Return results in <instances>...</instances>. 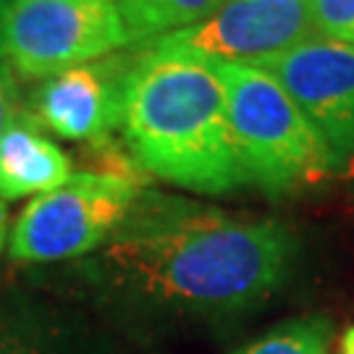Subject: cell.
Returning a JSON list of instances; mask_svg holds the SVG:
<instances>
[{"mask_svg":"<svg viewBox=\"0 0 354 354\" xmlns=\"http://www.w3.org/2000/svg\"><path fill=\"white\" fill-rule=\"evenodd\" d=\"M297 263V236L273 218L142 189L92 273L113 304L218 317L270 299Z\"/></svg>","mask_w":354,"mask_h":354,"instance_id":"obj_1","label":"cell"},{"mask_svg":"<svg viewBox=\"0 0 354 354\" xmlns=\"http://www.w3.org/2000/svg\"><path fill=\"white\" fill-rule=\"evenodd\" d=\"M134 53L118 131L137 168L210 197L247 187L213 64L155 48Z\"/></svg>","mask_w":354,"mask_h":354,"instance_id":"obj_2","label":"cell"},{"mask_svg":"<svg viewBox=\"0 0 354 354\" xmlns=\"http://www.w3.org/2000/svg\"><path fill=\"white\" fill-rule=\"evenodd\" d=\"M213 68L226 89L228 127L250 187L283 197L336 174L323 140L276 76L244 64Z\"/></svg>","mask_w":354,"mask_h":354,"instance_id":"obj_3","label":"cell"},{"mask_svg":"<svg viewBox=\"0 0 354 354\" xmlns=\"http://www.w3.org/2000/svg\"><path fill=\"white\" fill-rule=\"evenodd\" d=\"M129 45L113 0H11L0 24V58L26 79H48Z\"/></svg>","mask_w":354,"mask_h":354,"instance_id":"obj_4","label":"cell"},{"mask_svg":"<svg viewBox=\"0 0 354 354\" xmlns=\"http://www.w3.org/2000/svg\"><path fill=\"white\" fill-rule=\"evenodd\" d=\"M142 187L124 174H74L61 187L37 194L11 231V257L58 263L108 244L124 223Z\"/></svg>","mask_w":354,"mask_h":354,"instance_id":"obj_5","label":"cell"},{"mask_svg":"<svg viewBox=\"0 0 354 354\" xmlns=\"http://www.w3.org/2000/svg\"><path fill=\"white\" fill-rule=\"evenodd\" d=\"M317 37L302 0H223L203 21L145 42L142 48L187 53L210 64L266 66L294 45Z\"/></svg>","mask_w":354,"mask_h":354,"instance_id":"obj_6","label":"cell"},{"mask_svg":"<svg viewBox=\"0 0 354 354\" xmlns=\"http://www.w3.org/2000/svg\"><path fill=\"white\" fill-rule=\"evenodd\" d=\"M317 131L336 174L354 165V42L313 37L266 66Z\"/></svg>","mask_w":354,"mask_h":354,"instance_id":"obj_7","label":"cell"},{"mask_svg":"<svg viewBox=\"0 0 354 354\" xmlns=\"http://www.w3.org/2000/svg\"><path fill=\"white\" fill-rule=\"evenodd\" d=\"M134 61L137 53L124 48L39 79L29 115L61 140L108 147L121 124L124 84Z\"/></svg>","mask_w":354,"mask_h":354,"instance_id":"obj_8","label":"cell"},{"mask_svg":"<svg viewBox=\"0 0 354 354\" xmlns=\"http://www.w3.org/2000/svg\"><path fill=\"white\" fill-rule=\"evenodd\" d=\"M71 176V158L45 134L29 111H19L0 137V200L45 194Z\"/></svg>","mask_w":354,"mask_h":354,"instance_id":"obj_9","label":"cell"},{"mask_svg":"<svg viewBox=\"0 0 354 354\" xmlns=\"http://www.w3.org/2000/svg\"><path fill=\"white\" fill-rule=\"evenodd\" d=\"M223 0H118V13L127 24L129 48L171 35L203 21Z\"/></svg>","mask_w":354,"mask_h":354,"instance_id":"obj_10","label":"cell"},{"mask_svg":"<svg viewBox=\"0 0 354 354\" xmlns=\"http://www.w3.org/2000/svg\"><path fill=\"white\" fill-rule=\"evenodd\" d=\"M328 344L330 323L326 317H297L231 354H328Z\"/></svg>","mask_w":354,"mask_h":354,"instance_id":"obj_11","label":"cell"},{"mask_svg":"<svg viewBox=\"0 0 354 354\" xmlns=\"http://www.w3.org/2000/svg\"><path fill=\"white\" fill-rule=\"evenodd\" d=\"M317 37L354 42V0H307Z\"/></svg>","mask_w":354,"mask_h":354,"instance_id":"obj_12","label":"cell"},{"mask_svg":"<svg viewBox=\"0 0 354 354\" xmlns=\"http://www.w3.org/2000/svg\"><path fill=\"white\" fill-rule=\"evenodd\" d=\"M19 113V84L6 64H0V137Z\"/></svg>","mask_w":354,"mask_h":354,"instance_id":"obj_13","label":"cell"},{"mask_svg":"<svg viewBox=\"0 0 354 354\" xmlns=\"http://www.w3.org/2000/svg\"><path fill=\"white\" fill-rule=\"evenodd\" d=\"M0 354H100V352H64L19 333H0Z\"/></svg>","mask_w":354,"mask_h":354,"instance_id":"obj_14","label":"cell"},{"mask_svg":"<svg viewBox=\"0 0 354 354\" xmlns=\"http://www.w3.org/2000/svg\"><path fill=\"white\" fill-rule=\"evenodd\" d=\"M6 239H8V210H6V203L0 200V252L6 247Z\"/></svg>","mask_w":354,"mask_h":354,"instance_id":"obj_15","label":"cell"},{"mask_svg":"<svg viewBox=\"0 0 354 354\" xmlns=\"http://www.w3.org/2000/svg\"><path fill=\"white\" fill-rule=\"evenodd\" d=\"M342 354H354V328H349L342 339Z\"/></svg>","mask_w":354,"mask_h":354,"instance_id":"obj_16","label":"cell"},{"mask_svg":"<svg viewBox=\"0 0 354 354\" xmlns=\"http://www.w3.org/2000/svg\"><path fill=\"white\" fill-rule=\"evenodd\" d=\"M11 0H0V24H3V16H6V8H8Z\"/></svg>","mask_w":354,"mask_h":354,"instance_id":"obj_17","label":"cell"},{"mask_svg":"<svg viewBox=\"0 0 354 354\" xmlns=\"http://www.w3.org/2000/svg\"><path fill=\"white\" fill-rule=\"evenodd\" d=\"M302 3H307V0H302Z\"/></svg>","mask_w":354,"mask_h":354,"instance_id":"obj_18","label":"cell"}]
</instances>
